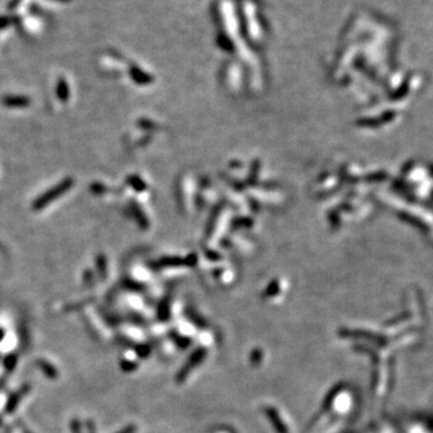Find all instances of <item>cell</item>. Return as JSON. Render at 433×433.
<instances>
[{
    "mask_svg": "<svg viewBox=\"0 0 433 433\" xmlns=\"http://www.w3.org/2000/svg\"><path fill=\"white\" fill-rule=\"evenodd\" d=\"M71 185H72L71 179H65V181L62 182L61 184L55 186V188L51 189L50 191H47L45 195H42L40 199H37L35 201V205H34V207H35L36 210H39V208H43L45 206H47L51 201H53L57 198L62 197L66 190H69V189L71 188Z\"/></svg>",
    "mask_w": 433,
    "mask_h": 433,
    "instance_id": "1",
    "label": "cell"
},
{
    "mask_svg": "<svg viewBox=\"0 0 433 433\" xmlns=\"http://www.w3.org/2000/svg\"><path fill=\"white\" fill-rule=\"evenodd\" d=\"M4 103H5V105L11 106V107H22V106L27 105V104L29 103V100L25 99V98H18V97L14 98L12 97V98H6V99L4 100Z\"/></svg>",
    "mask_w": 433,
    "mask_h": 433,
    "instance_id": "2",
    "label": "cell"
},
{
    "mask_svg": "<svg viewBox=\"0 0 433 433\" xmlns=\"http://www.w3.org/2000/svg\"><path fill=\"white\" fill-rule=\"evenodd\" d=\"M69 94V88L68 84L64 80H61L58 82V95L62 98H66Z\"/></svg>",
    "mask_w": 433,
    "mask_h": 433,
    "instance_id": "3",
    "label": "cell"
},
{
    "mask_svg": "<svg viewBox=\"0 0 433 433\" xmlns=\"http://www.w3.org/2000/svg\"><path fill=\"white\" fill-rule=\"evenodd\" d=\"M14 18L11 16H0V30L5 29L6 27L14 23Z\"/></svg>",
    "mask_w": 433,
    "mask_h": 433,
    "instance_id": "4",
    "label": "cell"
},
{
    "mask_svg": "<svg viewBox=\"0 0 433 433\" xmlns=\"http://www.w3.org/2000/svg\"><path fill=\"white\" fill-rule=\"evenodd\" d=\"M22 0H11L10 3H9V9H16L18 5H20V3Z\"/></svg>",
    "mask_w": 433,
    "mask_h": 433,
    "instance_id": "5",
    "label": "cell"
},
{
    "mask_svg": "<svg viewBox=\"0 0 433 433\" xmlns=\"http://www.w3.org/2000/svg\"><path fill=\"white\" fill-rule=\"evenodd\" d=\"M53 2H59V3H70L71 0H53Z\"/></svg>",
    "mask_w": 433,
    "mask_h": 433,
    "instance_id": "6",
    "label": "cell"
}]
</instances>
